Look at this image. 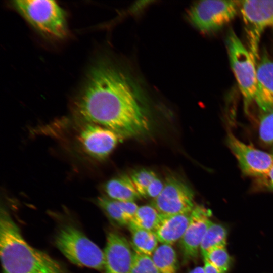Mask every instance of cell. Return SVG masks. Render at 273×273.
Returning a JSON list of instances; mask_svg holds the SVG:
<instances>
[{
    "instance_id": "cell-1",
    "label": "cell",
    "mask_w": 273,
    "mask_h": 273,
    "mask_svg": "<svg viewBox=\"0 0 273 273\" xmlns=\"http://www.w3.org/2000/svg\"><path fill=\"white\" fill-rule=\"evenodd\" d=\"M130 72L109 61L95 65L75 104L78 116L121 138L137 137L150 129L147 98Z\"/></svg>"
},
{
    "instance_id": "cell-2",
    "label": "cell",
    "mask_w": 273,
    "mask_h": 273,
    "mask_svg": "<svg viewBox=\"0 0 273 273\" xmlns=\"http://www.w3.org/2000/svg\"><path fill=\"white\" fill-rule=\"evenodd\" d=\"M0 257L4 273H66L59 262L25 240L5 209L0 216Z\"/></svg>"
},
{
    "instance_id": "cell-3",
    "label": "cell",
    "mask_w": 273,
    "mask_h": 273,
    "mask_svg": "<svg viewBox=\"0 0 273 273\" xmlns=\"http://www.w3.org/2000/svg\"><path fill=\"white\" fill-rule=\"evenodd\" d=\"M12 5L40 33L54 38H63L67 33L65 12L53 1H14Z\"/></svg>"
},
{
    "instance_id": "cell-4",
    "label": "cell",
    "mask_w": 273,
    "mask_h": 273,
    "mask_svg": "<svg viewBox=\"0 0 273 273\" xmlns=\"http://www.w3.org/2000/svg\"><path fill=\"white\" fill-rule=\"evenodd\" d=\"M57 247L72 263L98 270H104V253L76 227L61 228L55 237Z\"/></svg>"
},
{
    "instance_id": "cell-5",
    "label": "cell",
    "mask_w": 273,
    "mask_h": 273,
    "mask_svg": "<svg viewBox=\"0 0 273 273\" xmlns=\"http://www.w3.org/2000/svg\"><path fill=\"white\" fill-rule=\"evenodd\" d=\"M225 41L230 65L247 111L256 92V63L233 30L228 31Z\"/></svg>"
},
{
    "instance_id": "cell-6",
    "label": "cell",
    "mask_w": 273,
    "mask_h": 273,
    "mask_svg": "<svg viewBox=\"0 0 273 273\" xmlns=\"http://www.w3.org/2000/svg\"><path fill=\"white\" fill-rule=\"evenodd\" d=\"M239 1H201L193 4L188 17L194 26L202 33L215 32L236 16L239 9Z\"/></svg>"
},
{
    "instance_id": "cell-7",
    "label": "cell",
    "mask_w": 273,
    "mask_h": 273,
    "mask_svg": "<svg viewBox=\"0 0 273 273\" xmlns=\"http://www.w3.org/2000/svg\"><path fill=\"white\" fill-rule=\"evenodd\" d=\"M239 10L247 34L248 50L257 64L261 35L266 29L273 28V1H240Z\"/></svg>"
},
{
    "instance_id": "cell-8",
    "label": "cell",
    "mask_w": 273,
    "mask_h": 273,
    "mask_svg": "<svg viewBox=\"0 0 273 273\" xmlns=\"http://www.w3.org/2000/svg\"><path fill=\"white\" fill-rule=\"evenodd\" d=\"M194 198V192L188 186L177 178L169 176L151 205L164 216L191 213L196 205Z\"/></svg>"
},
{
    "instance_id": "cell-9",
    "label": "cell",
    "mask_w": 273,
    "mask_h": 273,
    "mask_svg": "<svg viewBox=\"0 0 273 273\" xmlns=\"http://www.w3.org/2000/svg\"><path fill=\"white\" fill-rule=\"evenodd\" d=\"M226 144L237 159L242 173L255 179L265 176L273 166V153L248 145L228 132Z\"/></svg>"
},
{
    "instance_id": "cell-10",
    "label": "cell",
    "mask_w": 273,
    "mask_h": 273,
    "mask_svg": "<svg viewBox=\"0 0 273 273\" xmlns=\"http://www.w3.org/2000/svg\"><path fill=\"white\" fill-rule=\"evenodd\" d=\"M121 138L114 131L94 123L84 122L78 135L83 151L97 160L106 158L114 149Z\"/></svg>"
},
{
    "instance_id": "cell-11",
    "label": "cell",
    "mask_w": 273,
    "mask_h": 273,
    "mask_svg": "<svg viewBox=\"0 0 273 273\" xmlns=\"http://www.w3.org/2000/svg\"><path fill=\"white\" fill-rule=\"evenodd\" d=\"M211 215V210L201 205H196L191 212L188 226L180 240L185 263L197 258L202 239L212 223Z\"/></svg>"
},
{
    "instance_id": "cell-12",
    "label": "cell",
    "mask_w": 273,
    "mask_h": 273,
    "mask_svg": "<svg viewBox=\"0 0 273 273\" xmlns=\"http://www.w3.org/2000/svg\"><path fill=\"white\" fill-rule=\"evenodd\" d=\"M104 253L105 273L130 272L133 252L123 236L116 232H109Z\"/></svg>"
},
{
    "instance_id": "cell-13",
    "label": "cell",
    "mask_w": 273,
    "mask_h": 273,
    "mask_svg": "<svg viewBox=\"0 0 273 273\" xmlns=\"http://www.w3.org/2000/svg\"><path fill=\"white\" fill-rule=\"evenodd\" d=\"M257 87L254 102L261 112L273 107V60L264 53L256 64Z\"/></svg>"
},
{
    "instance_id": "cell-14",
    "label": "cell",
    "mask_w": 273,
    "mask_h": 273,
    "mask_svg": "<svg viewBox=\"0 0 273 273\" xmlns=\"http://www.w3.org/2000/svg\"><path fill=\"white\" fill-rule=\"evenodd\" d=\"M190 215L191 213L161 215L160 220L154 231L158 241L171 245L180 240L188 226Z\"/></svg>"
},
{
    "instance_id": "cell-15",
    "label": "cell",
    "mask_w": 273,
    "mask_h": 273,
    "mask_svg": "<svg viewBox=\"0 0 273 273\" xmlns=\"http://www.w3.org/2000/svg\"><path fill=\"white\" fill-rule=\"evenodd\" d=\"M104 191L109 198L118 201H134L141 197L131 177L126 175L108 180Z\"/></svg>"
},
{
    "instance_id": "cell-16",
    "label": "cell",
    "mask_w": 273,
    "mask_h": 273,
    "mask_svg": "<svg viewBox=\"0 0 273 273\" xmlns=\"http://www.w3.org/2000/svg\"><path fill=\"white\" fill-rule=\"evenodd\" d=\"M128 226L131 234V244L134 252L152 256L159 242L155 233L131 223Z\"/></svg>"
},
{
    "instance_id": "cell-17",
    "label": "cell",
    "mask_w": 273,
    "mask_h": 273,
    "mask_svg": "<svg viewBox=\"0 0 273 273\" xmlns=\"http://www.w3.org/2000/svg\"><path fill=\"white\" fill-rule=\"evenodd\" d=\"M151 257L158 273H177L176 253L171 245L158 246Z\"/></svg>"
},
{
    "instance_id": "cell-18",
    "label": "cell",
    "mask_w": 273,
    "mask_h": 273,
    "mask_svg": "<svg viewBox=\"0 0 273 273\" xmlns=\"http://www.w3.org/2000/svg\"><path fill=\"white\" fill-rule=\"evenodd\" d=\"M228 232L221 224L212 223L207 229L200 245V251L204 258L211 249L225 246Z\"/></svg>"
},
{
    "instance_id": "cell-19",
    "label": "cell",
    "mask_w": 273,
    "mask_h": 273,
    "mask_svg": "<svg viewBox=\"0 0 273 273\" xmlns=\"http://www.w3.org/2000/svg\"><path fill=\"white\" fill-rule=\"evenodd\" d=\"M160 218L161 214L152 205H145L139 207L130 223L154 232Z\"/></svg>"
},
{
    "instance_id": "cell-20",
    "label": "cell",
    "mask_w": 273,
    "mask_h": 273,
    "mask_svg": "<svg viewBox=\"0 0 273 273\" xmlns=\"http://www.w3.org/2000/svg\"><path fill=\"white\" fill-rule=\"evenodd\" d=\"M258 135L260 141L271 149L273 153V107L261 112L259 118Z\"/></svg>"
},
{
    "instance_id": "cell-21",
    "label": "cell",
    "mask_w": 273,
    "mask_h": 273,
    "mask_svg": "<svg viewBox=\"0 0 273 273\" xmlns=\"http://www.w3.org/2000/svg\"><path fill=\"white\" fill-rule=\"evenodd\" d=\"M99 206L113 221L121 225H128L129 221L125 217L118 201L109 197H100L98 198Z\"/></svg>"
},
{
    "instance_id": "cell-22",
    "label": "cell",
    "mask_w": 273,
    "mask_h": 273,
    "mask_svg": "<svg viewBox=\"0 0 273 273\" xmlns=\"http://www.w3.org/2000/svg\"><path fill=\"white\" fill-rule=\"evenodd\" d=\"M226 273L231 264V257L225 246L218 247L210 250L203 258Z\"/></svg>"
},
{
    "instance_id": "cell-23",
    "label": "cell",
    "mask_w": 273,
    "mask_h": 273,
    "mask_svg": "<svg viewBox=\"0 0 273 273\" xmlns=\"http://www.w3.org/2000/svg\"><path fill=\"white\" fill-rule=\"evenodd\" d=\"M130 177L140 196L146 198L148 186L157 176L152 170L141 169L134 171Z\"/></svg>"
},
{
    "instance_id": "cell-24",
    "label": "cell",
    "mask_w": 273,
    "mask_h": 273,
    "mask_svg": "<svg viewBox=\"0 0 273 273\" xmlns=\"http://www.w3.org/2000/svg\"><path fill=\"white\" fill-rule=\"evenodd\" d=\"M130 273H158L150 256L133 252Z\"/></svg>"
},
{
    "instance_id": "cell-25",
    "label": "cell",
    "mask_w": 273,
    "mask_h": 273,
    "mask_svg": "<svg viewBox=\"0 0 273 273\" xmlns=\"http://www.w3.org/2000/svg\"><path fill=\"white\" fill-rule=\"evenodd\" d=\"M256 184L260 190L273 192V166L265 176L256 179Z\"/></svg>"
},
{
    "instance_id": "cell-26",
    "label": "cell",
    "mask_w": 273,
    "mask_h": 273,
    "mask_svg": "<svg viewBox=\"0 0 273 273\" xmlns=\"http://www.w3.org/2000/svg\"><path fill=\"white\" fill-rule=\"evenodd\" d=\"M118 202L125 217L130 223L134 216L139 206L134 201Z\"/></svg>"
},
{
    "instance_id": "cell-27",
    "label": "cell",
    "mask_w": 273,
    "mask_h": 273,
    "mask_svg": "<svg viewBox=\"0 0 273 273\" xmlns=\"http://www.w3.org/2000/svg\"><path fill=\"white\" fill-rule=\"evenodd\" d=\"M164 184L157 177H156L149 185L146 191V197L154 199L157 197L162 192Z\"/></svg>"
},
{
    "instance_id": "cell-28",
    "label": "cell",
    "mask_w": 273,
    "mask_h": 273,
    "mask_svg": "<svg viewBox=\"0 0 273 273\" xmlns=\"http://www.w3.org/2000/svg\"><path fill=\"white\" fill-rule=\"evenodd\" d=\"M204 261L203 268L205 273H224L208 261L204 260Z\"/></svg>"
},
{
    "instance_id": "cell-29",
    "label": "cell",
    "mask_w": 273,
    "mask_h": 273,
    "mask_svg": "<svg viewBox=\"0 0 273 273\" xmlns=\"http://www.w3.org/2000/svg\"><path fill=\"white\" fill-rule=\"evenodd\" d=\"M188 273H205L203 267L198 266L191 270Z\"/></svg>"
}]
</instances>
